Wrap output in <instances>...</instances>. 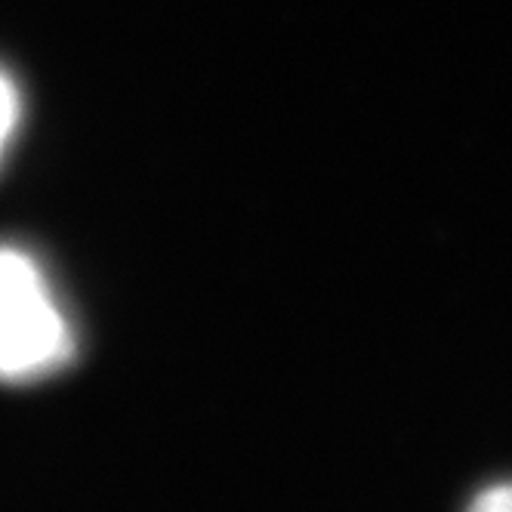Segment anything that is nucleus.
I'll list each match as a JSON object with an SVG mask.
<instances>
[{"label":"nucleus","instance_id":"3","mask_svg":"<svg viewBox=\"0 0 512 512\" xmlns=\"http://www.w3.org/2000/svg\"><path fill=\"white\" fill-rule=\"evenodd\" d=\"M472 512H512V485L485 491L479 500H475Z\"/></svg>","mask_w":512,"mask_h":512},{"label":"nucleus","instance_id":"2","mask_svg":"<svg viewBox=\"0 0 512 512\" xmlns=\"http://www.w3.org/2000/svg\"><path fill=\"white\" fill-rule=\"evenodd\" d=\"M19 115H22V102H19V90L13 84V78L0 68V158L7 155L10 142L16 136L19 127Z\"/></svg>","mask_w":512,"mask_h":512},{"label":"nucleus","instance_id":"1","mask_svg":"<svg viewBox=\"0 0 512 512\" xmlns=\"http://www.w3.org/2000/svg\"><path fill=\"white\" fill-rule=\"evenodd\" d=\"M75 355V334L41 266L0 244V380L31 383Z\"/></svg>","mask_w":512,"mask_h":512}]
</instances>
